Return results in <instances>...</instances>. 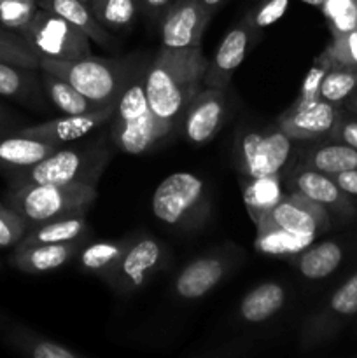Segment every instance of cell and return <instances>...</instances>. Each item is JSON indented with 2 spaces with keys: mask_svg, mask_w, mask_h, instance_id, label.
<instances>
[{
  "mask_svg": "<svg viewBox=\"0 0 357 358\" xmlns=\"http://www.w3.org/2000/svg\"><path fill=\"white\" fill-rule=\"evenodd\" d=\"M206 58L202 48H161L144 70V90L164 135L181 122L186 108L203 87Z\"/></svg>",
  "mask_w": 357,
  "mask_h": 358,
  "instance_id": "1",
  "label": "cell"
},
{
  "mask_svg": "<svg viewBox=\"0 0 357 358\" xmlns=\"http://www.w3.org/2000/svg\"><path fill=\"white\" fill-rule=\"evenodd\" d=\"M111 161V150L102 140L86 145L63 149L42 157L30 166L4 173L7 187L35 184H90L98 185L102 173Z\"/></svg>",
  "mask_w": 357,
  "mask_h": 358,
  "instance_id": "2",
  "label": "cell"
},
{
  "mask_svg": "<svg viewBox=\"0 0 357 358\" xmlns=\"http://www.w3.org/2000/svg\"><path fill=\"white\" fill-rule=\"evenodd\" d=\"M97 196V185L90 184H35L7 187L2 203L16 210L31 229L51 220L86 217Z\"/></svg>",
  "mask_w": 357,
  "mask_h": 358,
  "instance_id": "3",
  "label": "cell"
},
{
  "mask_svg": "<svg viewBox=\"0 0 357 358\" xmlns=\"http://www.w3.org/2000/svg\"><path fill=\"white\" fill-rule=\"evenodd\" d=\"M111 136L119 150L132 156L147 152L167 136L147 101L144 72L132 73L126 83L112 115Z\"/></svg>",
  "mask_w": 357,
  "mask_h": 358,
  "instance_id": "4",
  "label": "cell"
},
{
  "mask_svg": "<svg viewBox=\"0 0 357 358\" xmlns=\"http://www.w3.org/2000/svg\"><path fill=\"white\" fill-rule=\"evenodd\" d=\"M150 208L154 217L172 229H198L210 212L209 189L195 173H172L156 187Z\"/></svg>",
  "mask_w": 357,
  "mask_h": 358,
  "instance_id": "5",
  "label": "cell"
},
{
  "mask_svg": "<svg viewBox=\"0 0 357 358\" xmlns=\"http://www.w3.org/2000/svg\"><path fill=\"white\" fill-rule=\"evenodd\" d=\"M69 80L77 91L97 105L118 103L132 70L119 59L86 56L72 62L41 58V69Z\"/></svg>",
  "mask_w": 357,
  "mask_h": 358,
  "instance_id": "6",
  "label": "cell"
},
{
  "mask_svg": "<svg viewBox=\"0 0 357 358\" xmlns=\"http://www.w3.org/2000/svg\"><path fill=\"white\" fill-rule=\"evenodd\" d=\"M304 143L287 136L279 126L247 129L233 145L234 166L244 177L286 175Z\"/></svg>",
  "mask_w": 357,
  "mask_h": 358,
  "instance_id": "7",
  "label": "cell"
},
{
  "mask_svg": "<svg viewBox=\"0 0 357 358\" xmlns=\"http://www.w3.org/2000/svg\"><path fill=\"white\" fill-rule=\"evenodd\" d=\"M38 58L72 62L86 58L91 52V38L66 20L41 9L21 34Z\"/></svg>",
  "mask_w": 357,
  "mask_h": 358,
  "instance_id": "8",
  "label": "cell"
},
{
  "mask_svg": "<svg viewBox=\"0 0 357 358\" xmlns=\"http://www.w3.org/2000/svg\"><path fill=\"white\" fill-rule=\"evenodd\" d=\"M164 262L167 248L163 243L147 234H136L105 282L119 294L136 292L153 280Z\"/></svg>",
  "mask_w": 357,
  "mask_h": 358,
  "instance_id": "9",
  "label": "cell"
},
{
  "mask_svg": "<svg viewBox=\"0 0 357 358\" xmlns=\"http://www.w3.org/2000/svg\"><path fill=\"white\" fill-rule=\"evenodd\" d=\"M354 317H357V271L340 285L324 306L303 322L300 332L301 348L314 350L326 345Z\"/></svg>",
  "mask_w": 357,
  "mask_h": 358,
  "instance_id": "10",
  "label": "cell"
},
{
  "mask_svg": "<svg viewBox=\"0 0 357 358\" xmlns=\"http://www.w3.org/2000/svg\"><path fill=\"white\" fill-rule=\"evenodd\" d=\"M284 185L287 192H298L310 201L317 203L328 210L329 215L354 219L357 215V206L352 199L340 189L331 175L308 168L304 164L294 163L290 170L284 175Z\"/></svg>",
  "mask_w": 357,
  "mask_h": 358,
  "instance_id": "11",
  "label": "cell"
},
{
  "mask_svg": "<svg viewBox=\"0 0 357 358\" xmlns=\"http://www.w3.org/2000/svg\"><path fill=\"white\" fill-rule=\"evenodd\" d=\"M343 112L345 108L342 105L331 103L322 98L308 103L294 101L284 114H280L276 126L287 136L301 143L322 142L332 131Z\"/></svg>",
  "mask_w": 357,
  "mask_h": 358,
  "instance_id": "12",
  "label": "cell"
},
{
  "mask_svg": "<svg viewBox=\"0 0 357 358\" xmlns=\"http://www.w3.org/2000/svg\"><path fill=\"white\" fill-rule=\"evenodd\" d=\"M212 14L200 0H174L160 21L161 48H202V37Z\"/></svg>",
  "mask_w": 357,
  "mask_h": 358,
  "instance_id": "13",
  "label": "cell"
},
{
  "mask_svg": "<svg viewBox=\"0 0 357 358\" xmlns=\"http://www.w3.org/2000/svg\"><path fill=\"white\" fill-rule=\"evenodd\" d=\"M259 224H272L296 236L317 238L331 229V215L317 203L298 192H286L275 208ZM258 224V226H259Z\"/></svg>",
  "mask_w": 357,
  "mask_h": 358,
  "instance_id": "14",
  "label": "cell"
},
{
  "mask_svg": "<svg viewBox=\"0 0 357 358\" xmlns=\"http://www.w3.org/2000/svg\"><path fill=\"white\" fill-rule=\"evenodd\" d=\"M226 110V90L203 86L188 105L181 119L184 138L195 145L210 142L223 128Z\"/></svg>",
  "mask_w": 357,
  "mask_h": 358,
  "instance_id": "15",
  "label": "cell"
},
{
  "mask_svg": "<svg viewBox=\"0 0 357 358\" xmlns=\"http://www.w3.org/2000/svg\"><path fill=\"white\" fill-rule=\"evenodd\" d=\"M114 110L115 103L104 105L97 110L84 112V114H63L62 117L27 126V128H20L16 131L24 136H30V138L44 140V142L62 147L63 143L84 138V136L94 133L104 124H107L108 121H112Z\"/></svg>",
  "mask_w": 357,
  "mask_h": 358,
  "instance_id": "16",
  "label": "cell"
},
{
  "mask_svg": "<svg viewBox=\"0 0 357 358\" xmlns=\"http://www.w3.org/2000/svg\"><path fill=\"white\" fill-rule=\"evenodd\" d=\"M231 257L209 254L189 262L174 280V292L182 301H198L212 292L230 273Z\"/></svg>",
  "mask_w": 357,
  "mask_h": 358,
  "instance_id": "17",
  "label": "cell"
},
{
  "mask_svg": "<svg viewBox=\"0 0 357 358\" xmlns=\"http://www.w3.org/2000/svg\"><path fill=\"white\" fill-rule=\"evenodd\" d=\"M252 31L247 24L241 21L240 24L231 28L224 35L223 42L217 48L214 58L206 63L205 77H203V86L206 87H220L227 90L231 83V77L237 72L238 66L244 63L247 56L248 45H251Z\"/></svg>",
  "mask_w": 357,
  "mask_h": 358,
  "instance_id": "18",
  "label": "cell"
},
{
  "mask_svg": "<svg viewBox=\"0 0 357 358\" xmlns=\"http://www.w3.org/2000/svg\"><path fill=\"white\" fill-rule=\"evenodd\" d=\"M84 245H86L84 240L70 241V243L27 245V247L16 245L9 262L13 268L24 275H46L76 261Z\"/></svg>",
  "mask_w": 357,
  "mask_h": 358,
  "instance_id": "19",
  "label": "cell"
},
{
  "mask_svg": "<svg viewBox=\"0 0 357 358\" xmlns=\"http://www.w3.org/2000/svg\"><path fill=\"white\" fill-rule=\"evenodd\" d=\"M58 149L55 143L44 142V140L30 138L21 133L0 131V173L20 170V168L30 166L37 163L42 157L49 156Z\"/></svg>",
  "mask_w": 357,
  "mask_h": 358,
  "instance_id": "20",
  "label": "cell"
},
{
  "mask_svg": "<svg viewBox=\"0 0 357 358\" xmlns=\"http://www.w3.org/2000/svg\"><path fill=\"white\" fill-rule=\"evenodd\" d=\"M241 196H244L245 210L254 227L272 212L276 203L286 196L282 175H268V177H240Z\"/></svg>",
  "mask_w": 357,
  "mask_h": 358,
  "instance_id": "21",
  "label": "cell"
},
{
  "mask_svg": "<svg viewBox=\"0 0 357 358\" xmlns=\"http://www.w3.org/2000/svg\"><path fill=\"white\" fill-rule=\"evenodd\" d=\"M296 163L332 177L343 171L357 170V149L345 143L322 140L312 147H301Z\"/></svg>",
  "mask_w": 357,
  "mask_h": 358,
  "instance_id": "22",
  "label": "cell"
},
{
  "mask_svg": "<svg viewBox=\"0 0 357 358\" xmlns=\"http://www.w3.org/2000/svg\"><path fill=\"white\" fill-rule=\"evenodd\" d=\"M287 303V289L280 282H265L247 292L238 306V317L245 324H265L280 313Z\"/></svg>",
  "mask_w": 357,
  "mask_h": 358,
  "instance_id": "23",
  "label": "cell"
},
{
  "mask_svg": "<svg viewBox=\"0 0 357 358\" xmlns=\"http://www.w3.org/2000/svg\"><path fill=\"white\" fill-rule=\"evenodd\" d=\"M42 93L44 86L41 80V70L0 62V96L34 105L38 103Z\"/></svg>",
  "mask_w": 357,
  "mask_h": 358,
  "instance_id": "24",
  "label": "cell"
},
{
  "mask_svg": "<svg viewBox=\"0 0 357 358\" xmlns=\"http://www.w3.org/2000/svg\"><path fill=\"white\" fill-rule=\"evenodd\" d=\"M293 266L303 278L322 280L338 269L343 261V248L336 241L308 245L304 250L290 257Z\"/></svg>",
  "mask_w": 357,
  "mask_h": 358,
  "instance_id": "25",
  "label": "cell"
},
{
  "mask_svg": "<svg viewBox=\"0 0 357 358\" xmlns=\"http://www.w3.org/2000/svg\"><path fill=\"white\" fill-rule=\"evenodd\" d=\"M4 339L10 348L20 352L21 355L30 358H79L83 353L63 346L62 343L51 341L44 336L31 332L21 325L10 324L4 327Z\"/></svg>",
  "mask_w": 357,
  "mask_h": 358,
  "instance_id": "26",
  "label": "cell"
},
{
  "mask_svg": "<svg viewBox=\"0 0 357 358\" xmlns=\"http://www.w3.org/2000/svg\"><path fill=\"white\" fill-rule=\"evenodd\" d=\"M37 3L41 9L58 14L59 17H63L69 23H72L74 27L79 28L91 41H94V44L102 45V48L111 45V37H108L107 28L98 23L91 7H88L80 0H37Z\"/></svg>",
  "mask_w": 357,
  "mask_h": 358,
  "instance_id": "27",
  "label": "cell"
},
{
  "mask_svg": "<svg viewBox=\"0 0 357 358\" xmlns=\"http://www.w3.org/2000/svg\"><path fill=\"white\" fill-rule=\"evenodd\" d=\"M132 240L133 236L122 238V240H105L86 243L77 254V266L83 271L105 280L114 271V268L121 261Z\"/></svg>",
  "mask_w": 357,
  "mask_h": 358,
  "instance_id": "28",
  "label": "cell"
},
{
  "mask_svg": "<svg viewBox=\"0 0 357 358\" xmlns=\"http://www.w3.org/2000/svg\"><path fill=\"white\" fill-rule=\"evenodd\" d=\"M88 236H90V226L86 217H72V219L51 220L31 227L18 245L27 247V245L38 243H70V241L86 240Z\"/></svg>",
  "mask_w": 357,
  "mask_h": 358,
  "instance_id": "29",
  "label": "cell"
},
{
  "mask_svg": "<svg viewBox=\"0 0 357 358\" xmlns=\"http://www.w3.org/2000/svg\"><path fill=\"white\" fill-rule=\"evenodd\" d=\"M41 80L46 96L62 114H84V112L104 107V105H97L94 101H91L80 91H77L69 80L62 79L55 73L41 70Z\"/></svg>",
  "mask_w": 357,
  "mask_h": 358,
  "instance_id": "30",
  "label": "cell"
},
{
  "mask_svg": "<svg viewBox=\"0 0 357 358\" xmlns=\"http://www.w3.org/2000/svg\"><path fill=\"white\" fill-rule=\"evenodd\" d=\"M314 243V238L296 236L293 233L272 226V224H259L255 226V250L266 255H279V257H293L301 250Z\"/></svg>",
  "mask_w": 357,
  "mask_h": 358,
  "instance_id": "31",
  "label": "cell"
},
{
  "mask_svg": "<svg viewBox=\"0 0 357 358\" xmlns=\"http://www.w3.org/2000/svg\"><path fill=\"white\" fill-rule=\"evenodd\" d=\"M357 90V69L352 66L332 65L328 70L321 84L322 100L331 101V103L342 105L354 91Z\"/></svg>",
  "mask_w": 357,
  "mask_h": 358,
  "instance_id": "32",
  "label": "cell"
},
{
  "mask_svg": "<svg viewBox=\"0 0 357 358\" xmlns=\"http://www.w3.org/2000/svg\"><path fill=\"white\" fill-rule=\"evenodd\" d=\"M91 10L107 30H122L133 23L139 7L135 0H98Z\"/></svg>",
  "mask_w": 357,
  "mask_h": 358,
  "instance_id": "33",
  "label": "cell"
},
{
  "mask_svg": "<svg viewBox=\"0 0 357 358\" xmlns=\"http://www.w3.org/2000/svg\"><path fill=\"white\" fill-rule=\"evenodd\" d=\"M0 62L14 63L27 69H41V58L21 35L0 27Z\"/></svg>",
  "mask_w": 357,
  "mask_h": 358,
  "instance_id": "34",
  "label": "cell"
},
{
  "mask_svg": "<svg viewBox=\"0 0 357 358\" xmlns=\"http://www.w3.org/2000/svg\"><path fill=\"white\" fill-rule=\"evenodd\" d=\"M37 10V0H0V27L21 35Z\"/></svg>",
  "mask_w": 357,
  "mask_h": 358,
  "instance_id": "35",
  "label": "cell"
},
{
  "mask_svg": "<svg viewBox=\"0 0 357 358\" xmlns=\"http://www.w3.org/2000/svg\"><path fill=\"white\" fill-rule=\"evenodd\" d=\"M321 9L332 35L357 28V0H324Z\"/></svg>",
  "mask_w": 357,
  "mask_h": 358,
  "instance_id": "36",
  "label": "cell"
},
{
  "mask_svg": "<svg viewBox=\"0 0 357 358\" xmlns=\"http://www.w3.org/2000/svg\"><path fill=\"white\" fill-rule=\"evenodd\" d=\"M322 55L331 62V65L357 69V28L346 34L332 35L331 44Z\"/></svg>",
  "mask_w": 357,
  "mask_h": 358,
  "instance_id": "37",
  "label": "cell"
},
{
  "mask_svg": "<svg viewBox=\"0 0 357 358\" xmlns=\"http://www.w3.org/2000/svg\"><path fill=\"white\" fill-rule=\"evenodd\" d=\"M289 2L290 0H261L247 14L244 23L247 24L252 34H258V31L265 30L282 17L289 7Z\"/></svg>",
  "mask_w": 357,
  "mask_h": 358,
  "instance_id": "38",
  "label": "cell"
},
{
  "mask_svg": "<svg viewBox=\"0 0 357 358\" xmlns=\"http://www.w3.org/2000/svg\"><path fill=\"white\" fill-rule=\"evenodd\" d=\"M28 224L16 210L0 203V250L16 247L24 234L28 233Z\"/></svg>",
  "mask_w": 357,
  "mask_h": 358,
  "instance_id": "39",
  "label": "cell"
},
{
  "mask_svg": "<svg viewBox=\"0 0 357 358\" xmlns=\"http://www.w3.org/2000/svg\"><path fill=\"white\" fill-rule=\"evenodd\" d=\"M331 62L326 58L324 55L318 56V59L315 62V65L308 70V73L304 76L303 84H301L300 96L296 98V103H308V101H314L321 98L318 91H321V84L324 76L328 73V70L331 69Z\"/></svg>",
  "mask_w": 357,
  "mask_h": 358,
  "instance_id": "40",
  "label": "cell"
},
{
  "mask_svg": "<svg viewBox=\"0 0 357 358\" xmlns=\"http://www.w3.org/2000/svg\"><path fill=\"white\" fill-rule=\"evenodd\" d=\"M326 140L345 143V145L357 149V117H345V112H343V115Z\"/></svg>",
  "mask_w": 357,
  "mask_h": 358,
  "instance_id": "41",
  "label": "cell"
},
{
  "mask_svg": "<svg viewBox=\"0 0 357 358\" xmlns=\"http://www.w3.org/2000/svg\"><path fill=\"white\" fill-rule=\"evenodd\" d=\"M139 10H142L149 20L161 21L163 14L167 13L168 7L172 6L174 0H135Z\"/></svg>",
  "mask_w": 357,
  "mask_h": 358,
  "instance_id": "42",
  "label": "cell"
},
{
  "mask_svg": "<svg viewBox=\"0 0 357 358\" xmlns=\"http://www.w3.org/2000/svg\"><path fill=\"white\" fill-rule=\"evenodd\" d=\"M332 178L336 180V184L340 185L343 192L349 196L354 201V205L357 206V170L343 171V173L332 175Z\"/></svg>",
  "mask_w": 357,
  "mask_h": 358,
  "instance_id": "43",
  "label": "cell"
},
{
  "mask_svg": "<svg viewBox=\"0 0 357 358\" xmlns=\"http://www.w3.org/2000/svg\"><path fill=\"white\" fill-rule=\"evenodd\" d=\"M14 124V119L10 115V112L0 103V131H9Z\"/></svg>",
  "mask_w": 357,
  "mask_h": 358,
  "instance_id": "44",
  "label": "cell"
},
{
  "mask_svg": "<svg viewBox=\"0 0 357 358\" xmlns=\"http://www.w3.org/2000/svg\"><path fill=\"white\" fill-rule=\"evenodd\" d=\"M200 2H202L203 6L206 7V10H209V13L214 16V14H216L217 10H219L220 7L227 2V0H200Z\"/></svg>",
  "mask_w": 357,
  "mask_h": 358,
  "instance_id": "45",
  "label": "cell"
},
{
  "mask_svg": "<svg viewBox=\"0 0 357 358\" xmlns=\"http://www.w3.org/2000/svg\"><path fill=\"white\" fill-rule=\"evenodd\" d=\"M342 107L345 108L346 112H352V114H356V115H357V90L354 91V93L350 94V96L346 98L345 101H343Z\"/></svg>",
  "mask_w": 357,
  "mask_h": 358,
  "instance_id": "46",
  "label": "cell"
},
{
  "mask_svg": "<svg viewBox=\"0 0 357 358\" xmlns=\"http://www.w3.org/2000/svg\"><path fill=\"white\" fill-rule=\"evenodd\" d=\"M301 2L308 3V6H314V7H321V6H322V2H324V0H301Z\"/></svg>",
  "mask_w": 357,
  "mask_h": 358,
  "instance_id": "47",
  "label": "cell"
},
{
  "mask_svg": "<svg viewBox=\"0 0 357 358\" xmlns=\"http://www.w3.org/2000/svg\"><path fill=\"white\" fill-rule=\"evenodd\" d=\"M80 2H84V3H86V6H88V7H93V6H94V3H97V2H98V0H80Z\"/></svg>",
  "mask_w": 357,
  "mask_h": 358,
  "instance_id": "48",
  "label": "cell"
}]
</instances>
